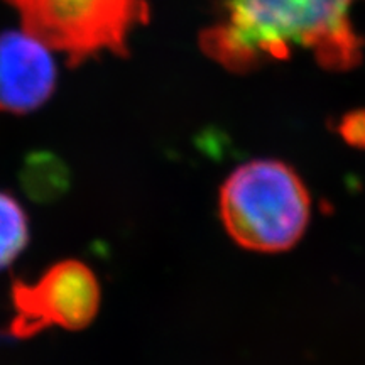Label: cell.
<instances>
[{"label": "cell", "instance_id": "4", "mask_svg": "<svg viewBox=\"0 0 365 365\" xmlns=\"http://www.w3.org/2000/svg\"><path fill=\"white\" fill-rule=\"evenodd\" d=\"M11 303L9 331L16 339H31L51 327L76 331L91 325L102 303V289L93 269L78 259H65L36 281H14Z\"/></svg>", "mask_w": 365, "mask_h": 365}, {"label": "cell", "instance_id": "2", "mask_svg": "<svg viewBox=\"0 0 365 365\" xmlns=\"http://www.w3.org/2000/svg\"><path fill=\"white\" fill-rule=\"evenodd\" d=\"M218 212L235 244L252 252L276 254L294 247L304 235L312 198L293 166L277 159H254L223 182Z\"/></svg>", "mask_w": 365, "mask_h": 365}, {"label": "cell", "instance_id": "6", "mask_svg": "<svg viewBox=\"0 0 365 365\" xmlns=\"http://www.w3.org/2000/svg\"><path fill=\"white\" fill-rule=\"evenodd\" d=\"M29 237L31 227L26 210L11 193L0 190V271L24 252Z\"/></svg>", "mask_w": 365, "mask_h": 365}, {"label": "cell", "instance_id": "1", "mask_svg": "<svg viewBox=\"0 0 365 365\" xmlns=\"http://www.w3.org/2000/svg\"><path fill=\"white\" fill-rule=\"evenodd\" d=\"M360 0H218L202 51L232 73L254 71L294 53L312 54L325 70L360 63L364 39L352 22Z\"/></svg>", "mask_w": 365, "mask_h": 365}, {"label": "cell", "instance_id": "7", "mask_svg": "<svg viewBox=\"0 0 365 365\" xmlns=\"http://www.w3.org/2000/svg\"><path fill=\"white\" fill-rule=\"evenodd\" d=\"M341 134L350 144L365 145V113L349 115L341 124Z\"/></svg>", "mask_w": 365, "mask_h": 365}, {"label": "cell", "instance_id": "5", "mask_svg": "<svg viewBox=\"0 0 365 365\" xmlns=\"http://www.w3.org/2000/svg\"><path fill=\"white\" fill-rule=\"evenodd\" d=\"M58 70L51 49L26 31L0 33V112L26 115L56 90Z\"/></svg>", "mask_w": 365, "mask_h": 365}, {"label": "cell", "instance_id": "3", "mask_svg": "<svg viewBox=\"0 0 365 365\" xmlns=\"http://www.w3.org/2000/svg\"><path fill=\"white\" fill-rule=\"evenodd\" d=\"M22 31L66 58L71 68L113 54L127 56L137 27L149 22L148 0H2Z\"/></svg>", "mask_w": 365, "mask_h": 365}]
</instances>
